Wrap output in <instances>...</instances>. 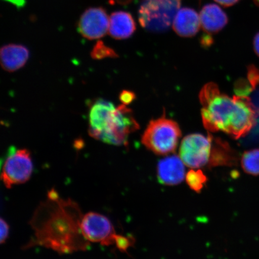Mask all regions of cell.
<instances>
[{"label": "cell", "instance_id": "cell-1", "mask_svg": "<svg viewBox=\"0 0 259 259\" xmlns=\"http://www.w3.org/2000/svg\"><path fill=\"white\" fill-rule=\"evenodd\" d=\"M83 215L76 202L61 198L54 189L49 191L30 220L34 236L24 248L41 246L59 254L86 250L90 242L81 230Z\"/></svg>", "mask_w": 259, "mask_h": 259}, {"label": "cell", "instance_id": "cell-2", "mask_svg": "<svg viewBox=\"0 0 259 259\" xmlns=\"http://www.w3.org/2000/svg\"><path fill=\"white\" fill-rule=\"evenodd\" d=\"M199 100L202 122L207 131H222L238 139L256 124L259 111L248 96L229 97L221 93L215 83L209 82L202 89Z\"/></svg>", "mask_w": 259, "mask_h": 259}, {"label": "cell", "instance_id": "cell-3", "mask_svg": "<svg viewBox=\"0 0 259 259\" xmlns=\"http://www.w3.org/2000/svg\"><path fill=\"white\" fill-rule=\"evenodd\" d=\"M181 137L179 125L164 115L149 123L142 136V142L154 153L164 155L176 151Z\"/></svg>", "mask_w": 259, "mask_h": 259}, {"label": "cell", "instance_id": "cell-4", "mask_svg": "<svg viewBox=\"0 0 259 259\" xmlns=\"http://www.w3.org/2000/svg\"><path fill=\"white\" fill-rule=\"evenodd\" d=\"M181 4V0H147L139 8V23L149 32L166 31L173 24Z\"/></svg>", "mask_w": 259, "mask_h": 259}, {"label": "cell", "instance_id": "cell-5", "mask_svg": "<svg viewBox=\"0 0 259 259\" xmlns=\"http://www.w3.org/2000/svg\"><path fill=\"white\" fill-rule=\"evenodd\" d=\"M139 128L132 110L125 105H119L110 116L98 140L108 144L125 145L129 135Z\"/></svg>", "mask_w": 259, "mask_h": 259}, {"label": "cell", "instance_id": "cell-6", "mask_svg": "<svg viewBox=\"0 0 259 259\" xmlns=\"http://www.w3.org/2000/svg\"><path fill=\"white\" fill-rule=\"evenodd\" d=\"M33 171L31 154L27 149H11L2 167L1 180L7 189L24 184Z\"/></svg>", "mask_w": 259, "mask_h": 259}, {"label": "cell", "instance_id": "cell-7", "mask_svg": "<svg viewBox=\"0 0 259 259\" xmlns=\"http://www.w3.org/2000/svg\"><path fill=\"white\" fill-rule=\"evenodd\" d=\"M212 147V136L206 137L195 134L183 139L180 148V156L187 166L193 169L208 165Z\"/></svg>", "mask_w": 259, "mask_h": 259}, {"label": "cell", "instance_id": "cell-8", "mask_svg": "<svg viewBox=\"0 0 259 259\" xmlns=\"http://www.w3.org/2000/svg\"><path fill=\"white\" fill-rule=\"evenodd\" d=\"M81 230L87 241L100 243L103 245H115L117 234L109 219L95 212L83 215Z\"/></svg>", "mask_w": 259, "mask_h": 259}, {"label": "cell", "instance_id": "cell-9", "mask_svg": "<svg viewBox=\"0 0 259 259\" xmlns=\"http://www.w3.org/2000/svg\"><path fill=\"white\" fill-rule=\"evenodd\" d=\"M109 17L105 9L91 8L84 12L78 22L77 31L89 40L98 39L109 31Z\"/></svg>", "mask_w": 259, "mask_h": 259}, {"label": "cell", "instance_id": "cell-10", "mask_svg": "<svg viewBox=\"0 0 259 259\" xmlns=\"http://www.w3.org/2000/svg\"><path fill=\"white\" fill-rule=\"evenodd\" d=\"M184 162L177 155H171L158 162L157 168L159 182L166 186H177L186 178Z\"/></svg>", "mask_w": 259, "mask_h": 259}, {"label": "cell", "instance_id": "cell-11", "mask_svg": "<svg viewBox=\"0 0 259 259\" xmlns=\"http://www.w3.org/2000/svg\"><path fill=\"white\" fill-rule=\"evenodd\" d=\"M111 102L105 100H97L91 107L89 113V134L97 139L105 127L110 116L115 109Z\"/></svg>", "mask_w": 259, "mask_h": 259}, {"label": "cell", "instance_id": "cell-12", "mask_svg": "<svg viewBox=\"0 0 259 259\" xmlns=\"http://www.w3.org/2000/svg\"><path fill=\"white\" fill-rule=\"evenodd\" d=\"M172 24L174 31L183 37L194 36L201 26L200 15L195 10L189 8L180 9Z\"/></svg>", "mask_w": 259, "mask_h": 259}, {"label": "cell", "instance_id": "cell-13", "mask_svg": "<svg viewBox=\"0 0 259 259\" xmlns=\"http://www.w3.org/2000/svg\"><path fill=\"white\" fill-rule=\"evenodd\" d=\"M199 15L203 31L210 35L218 33L228 23V15L217 5L204 6Z\"/></svg>", "mask_w": 259, "mask_h": 259}, {"label": "cell", "instance_id": "cell-14", "mask_svg": "<svg viewBox=\"0 0 259 259\" xmlns=\"http://www.w3.org/2000/svg\"><path fill=\"white\" fill-rule=\"evenodd\" d=\"M30 56L27 47L21 45L9 44L1 49L2 66L9 72H15L24 66Z\"/></svg>", "mask_w": 259, "mask_h": 259}, {"label": "cell", "instance_id": "cell-15", "mask_svg": "<svg viewBox=\"0 0 259 259\" xmlns=\"http://www.w3.org/2000/svg\"><path fill=\"white\" fill-rule=\"evenodd\" d=\"M137 30V25L130 13L118 11L112 13L110 18L109 33L117 40L131 37Z\"/></svg>", "mask_w": 259, "mask_h": 259}, {"label": "cell", "instance_id": "cell-16", "mask_svg": "<svg viewBox=\"0 0 259 259\" xmlns=\"http://www.w3.org/2000/svg\"><path fill=\"white\" fill-rule=\"evenodd\" d=\"M238 162L237 155L226 142L212 137V147L208 167L235 166Z\"/></svg>", "mask_w": 259, "mask_h": 259}, {"label": "cell", "instance_id": "cell-17", "mask_svg": "<svg viewBox=\"0 0 259 259\" xmlns=\"http://www.w3.org/2000/svg\"><path fill=\"white\" fill-rule=\"evenodd\" d=\"M243 170L251 176H259V149L244 152L241 158Z\"/></svg>", "mask_w": 259, "mask_h": 259}, {"label": "cell", "instance_id": "cell-18", "mask_svg": "<svg viewBox=\"0 0 259 259\" xmlns=\"http://www.w3.org/2000/svg\"><path fill=\"white\" fill-rule=\"evenodd\" d=\"M187 185L194 192L199 193L205 187L208 178L200 170H190L186 176Z\"/></svg>", "mask_w": 259, "mask_h": 259}, {"label": "cell", "instance_id": "cell-19", "mask_svg": "<svg viewBox=\"0 0 259 259\" xmlns=\"http://www.w3.org/2000/svg\"><path fill=\"white\" fill-rule=\"evenodd\" d=\"M92 57L94 59L101 60L105 58H115L117 54L112 48L107 47L103 41L99 40L97 42L92 51Z\"/></svg>", "mask_w": 259, "mask_h": 259}, {"label": "cell", "instance_id": "cell-20", "mask_svg": "<svg viewBox=\"0 0 259 259\" xmlns=\"http://www.w3.org/2000/svg\"><path fill=\"white\" fill-rule=\"evenodd\" d=\"M134 244V238L126 237V236L118 235L116 238L115 245L118 250L126 252L129 247Z\"/></svg>", "mask_w": 259, "mask_h": 259}, {"label": "cell", "instance_id": "cell-21", "mask_svg": "<svg viewBox=\"0 0 259 259\" xmlns=\"http://www.w3.org/2000/svg\"><path fill=\"white\" fill-rule=\"evenodd\" d=\"M248 81L254 89L259 84V70L254 66L248 67Z\"/></svg>", "mask_w": 259, "mask_h": 259}, {"label": "cell", "instance_id": "cell-22", "mask_svg": "<svg viewBox=\"0 0 259 259\" xmlns=\"http://www.w3.org/2000/svg\"><path fill=\"white\" fill-rule=\"evenodd\" d=\"M0 229H1L0 242H1V244H3L6 242L8 238L9 234V226L7 222L2 218L0 220Z\"/></svg>", "mask_w": 259, "mask_h": 259}, {"label": "cell", "instance_id": "cell-23", "mask_svg": "<svg viewBox=\"0 0 259 259\" xmlns=\"http://www.w3.org/2000/svg\"><path fill=\"white\" fill-rule=\"evenodd\" d=\"M121 101L124 103V105H127L134 101L135 99V94L128 91H124L121 93L119 97Z\"/></svg>", "mask_w": 259, "mask_h": 259}, {"label": "cell", "instance_id": "cell-24", "mask_svg": "<svg viewBox=\"0 0 259 259\" xmlns=\"http://www.w3.org/2000/svg\"><path fill=\"white\" fill-rule=\"evenodd\" d=\"M213 43L211 35L209 34H205L201 38V44L202 46L205 47H210Z\"/></svg>", "mask_w": 259, "mask_h": 259}, {"label": "cell", "instance_id": "cell-25", "mask_svg": "<svg viewBox=\"0 0 259 259\" xmlns=\"http://www.w3.org/2000/svg\"><path fill=\"white\" fill-rule=\"evenodd\" d=\"M214 1L223 7L228 8L236 4L239 0H214Z\"/></svg>", "mask_w": 259, "mask_h": 259}, {"label": "cell", "instance_id": "cell-26", "mask_svg": "<svg viewBox=\"0 0 259 259\" xmlns=\"http://www.w3.org/2000/svg\"><path fill=\"white\" fill-rule=\"evenodd\" d=\"M5 1L12 3L18 9L24 8L26 4L25 0H5Z\"/></svg>", "mask_w": 259, "mask_h": 259}, {"label": "cell", "instance_id": "cell-27", "mask_svg": "<svg viewBox=\"0 0 259 259\" xmlns=\"http://www.w3.org/2000/svg\"><path fill=\"white\" fill-rule=\"evenodd\" d=\"M253 45L255 53L259 57V32L255 35Z\"/></svg>", "mask_w": 259, "mask_h": 259}, {"label": "cell", "instance_id": "cell-28", "mask_svg": "<svg viewBox=\"0 0 259 259\" xmlns=\"http://www.w3.org/2000/svg\"><path fill=\"white\" fill-rule=\"evenodd\" d=\"M119 5L126 6L131 4L134 0H114Z\"/></svg>", "mask_w": 259, "mask_h": 259}, {"label": "cell", "instance_id": "cell-29", "mask_svg": "<svg viewBox=\"0 0 259 259\" xmlns=\"http://www.w3.org/2000/svg\"><path fill=\"white\" fill-rule=\"evenodd\" d=\"M255 5L259 6V0H253Z\"/></svg>", "mask_w": 259, "mask_h": 259}]
</instances>
